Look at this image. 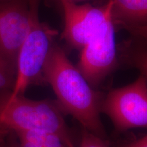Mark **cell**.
Instances as JSON below:
<instances>
[{"label": "cell", "instance_id": "1", "mask_svg": "<svg viewBox=\"0 0 147 147\" xmlns=\"http://www.w3.org/2000/svg\"><path fill=\"white\" fill-rule=\"evenodd\" d=\"M43 76L45 82L51 86L63 113L73 116L89 131L105 138L100 115L102 95L93 89L56 44L47 57Z\"/></svg>", "mask_w": 147, "mask_h": 147}, {"label": "cell", "instance_id": "2", "mask_svg": "<svg viewBox=\"0 0 147 147\" xmlns=\"http://www.w3.org/2000/svg\"><path fill=\"white\" fill-rule=\"evenodd\" d=\"M57 101L33 100L11 90L0 93V130L40 131L53 133L66 147H76L73 136Z\"/></svg>", "mask_w": 147, "mask_h": 147}, {"label": "cell", "instance_id": "3", "mask_svg": "<svg viewBox=\"0 0 147 147\" xmlns=\"http://www.w3.org/2000/svg\"><path fill=\"white\" fill-rule=\"evenodd\" d=\"M31 22L26 36L19 51L16 63V80L11 93L23 95L32 84H45L43 69L58 32L40 21V0H28Z\"/></svg>", "mask_w": 147, "mask_h": 147}, {"label": "cell", "instance_id": "4", "mask_svg": "<svg viewBox=\"0 0 147 147\" xmlns=\"http://www.w3.org/2000/svg\"><path fill=\"white\" fill-rule=\"evenodd\" d=\"M101 112L118 131L147 126V82L143 72L131 84L112 89L103 98Z\"/></svg>", "mask_w": 147, "mask_h": 147}, {"label": "cell", "instance_id": "5", "mask_svg": "<svg viewBox=\"0 0 147 147\" xmlns=\"http://www.w3.org/2000/svg\"><path fill=\"white\" fill-rule=\"evenodd\" d=\"M115 27L109 18L81 50L77 68L93 87H96L117 64Z\"/></svg>", "mask_w": 147, "mask_h": 147}, {"label": "cell", "instance_id": "6", "mask_svg": "<svg viewBox=\"0 0 147 147\" xmlns=\"http://www.w3.org/2000/svg\"><path fill=\"white\" fill-rule=\"evenodd\" d=\"M63 8L64 27L61 35L70 47L81 49L110 18L111 0L101 6L58 0Z\"/></svg>", "mask_w": 147, "mask_h": 147}, {"label": "cell", "instance_id": "7", "mask_svg": "<svg viewBox=\"0 0 147 147\" xmlns=\"http://www.w3.org/2000/svg\"><path fill=\"white\" fill-rule=\"evenodd\" d=\"M30 22L28 0L0 1V56L16 70L18 53Z\"/></svg>", "mask_w": 147, "mask_h": 147}, {"label": "cell", "instance_id": "8", "mask_svg": "<svg viewBox=\"0 0 147 147\" xmlns=\"http://www.w3.org/2000/svg\"><path fill=\"white\" fill-rule=\"evenodd\" d=\"M110 16L115 28L126 30L136 36L146 37L147 0H111Z\"/></svg>", "mask_w": 147, "mask_h": 147}, {"label": "cell", "instance_id": "9", "mask_svg": "<svg viewBox=\"0 0 147 147\" xmlns=\"http://www.w3.org/2000/svg\"><path fill=\"white\" fill-rule=\"evenodd\" d=\"M19 140L34 143L42 147H66L59 137L48 132L22 131L15 133Z\"/></svg>", "mask_w": 147, "mask_h": 147}, {"label": "cell", "instance_id": "10", "mask_svg": "<svg viewBox=\"0 0 147 147\" xmlns=\"http://www.w3.org/2000/svg\"><path fill=\"white\" fill-rule=\"evenodd\" d=\"M16 76V69L0 56V93L11 90Z\"/></svg>", "mask_w": 147, "mask_h": 147}, {"label": "cell", "instance_id": "11", "mask_svg": "<svg viewBox=\"0 0 147 147\" xmlns=\"http://www.w3.org/2000/svg\"><path fill=\"white\" fill-rule=\"evenodd\" d=\"M104 139L83 128L79 147H110Z\"/></svg>", "mask_w": 147, "mask_h": 147}, {"label": "cell", "instance_id": "12", "mask_svg": "<svg viewBox=\"0 0 147 147\" xmlns=\"http://www.w3.org/2000/svg\"><path fill=\"white\" fill-rule=\"evenodd\" d=\"M121 147H147V136L145 135L131 142H129Z\"/></svg>", "mask_w": 147, "mask_h": 147}, {"label": "cell", "instance_id": "13", "mask_svg": "<svg viewBox=\"0 0 147 147\" xmlns=\"http://www.w3.org/2000/svg\"><path fill=\"white\" fill-rule=\"evenodd\" d=\"M75 3L85 4L89 3L95 6H101L105 5L109 0H71Z\"/></svg>", "mask_w": 147, "mask_h": 147}, {"label": "cell", "instance_id": "14", "mask_svg": "<svg viewBox=\"0 0 147 147\" xmlns=\"http://www.w3.org/2000/svg\"><path fill=\"white\" fill-rule=\"evenodd\" d=\"M19 147H42L37 144L24 140H19Z\"/></svg>", "mask_w": 147, "mask_h": 147}, {"label": "cell", "instance_id": "15", "mask_svg": "<svg viewBox=\"0 0 147 147\" xmlns=\"http://www.w3.org/2000/svg\"><path fill=\"white\" fill-rule=\"evenodd\" d=\"M0 147H19V142L11 140L8 143L3 144L2 142L0 143Z\"/></svg>", "mask_w": 147, "mask_h": 147}, {"label": "cell", "instance_id": "16", "mask_svg": "<svg viewBox=\"0 0 147 147\" xmlns=\"http://www.w3.org/2000/svg\"><path fill=\"white\" fill-rule=\"evenodd\" d=\"M7 132L3 131L2 130H0V143L2 142V136L3 134H5Z\"/></svg>", "mask_w": 147, "mask_h": 147}, {"label": "cell", "instance_id": "17", "mask_svg": "<svg viewBox=\"0 0 147 147\" xmlns=\"http://www.w3.org/2000/svg\"><path fill=\"white\" fill-rule=\"evenodd\" d=\"M0 1H5V0H0Z\"/></svg>", "mask_w": 147, "mask_h": 147}, {"label": "cell", "instance_id": "18", "mask_svg": "<svg viewBox=\"0 0 147 147\" xmlns=\"http://www.w3.org/2000/svg\"><path fill=\"white\" fill-rule=\"evenodd\" d=\"M57 1H58V0H57Z\"/></svg>", "mask_w": 147, "mask_h": 147}]
</instances>
